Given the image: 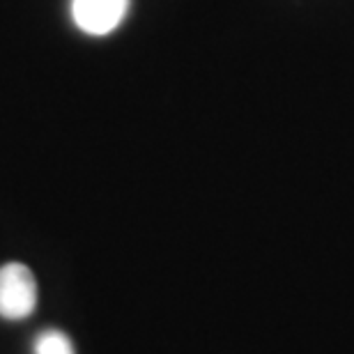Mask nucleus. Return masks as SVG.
Instances as JSON below:
<instances>
[{"instance_id": "obj_2", "label": "nucleus", "mask_w": 354, "mask_h": 354, "mask_svg": "<svg viewBox=\"0 0 354 354\" xmlns=\"http://www.w3.org/2000/svg\"><path fill=\"white\" fill-rule=\"evenodd\" d=\"M131 0H72V21L86 35H109L122 24Z\"/></svg>"}, {"instance_id": "obj_1", "label": "nucleus", "mask_w": 354, "mask_h": 354, "mask_svg": "<svg viewBox=\"0 0 354 354\" xmlns=\"http://www.w3.org/2000/svg\"><path fill=\"white\" fill-rule=\"evenodd\" d=\"M37 308V281L21 263L0 267V317L26 320Z\"/></svg>"}, {"instance_id": "obj_3", "label": "nucleus", "mask_w": 354, "mask_h": 354, "mask_svg": "<svg viewBox=\"0 0 354 354\" xmlns=\"http://www.w3.org/2000/svg\"><path fill=\"white\" fill-rule=\"evenodd\" d=\"M35 354H76L72 341L67 338V334H62L58 329H46L41 331L35 341Z\"/></svg>"}]
</instances>
